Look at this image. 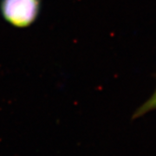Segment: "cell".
<instances>
[{
    "label": "cell",
    "mask_w": 156,
    "mask_h": 156,
    "mask_svg": "<svg viewBox=\"0 0 156 156\" xmlns=\"http://www.w3.org/2000/svg\"><path fill=\"white\" fill-rule=\"evenodd\" d=\"M0 6L7 22L23 28L36 20L40 10V0H2Z\"/></svg>",
    "instance_id": "cell-1"
},
{
    "label": "cell",
    "mask_w": 156,
    "mask_h": 156,
    "mask_svg": "<svg viewBox=\"0 0 156 156\" xmlns=\"http://www.w3.org/2000/svg\"><path fill=\"white\" fill-rule=\"evenodd\" d=\"M156 110V88L154 89V92L151 95V96L147 100L144 101L140 106L134 111L132 115V119H139L143 115L148 114L149 112Z\"/></svg>",
    "instance_id": "cell-2"
}]
</instances>
